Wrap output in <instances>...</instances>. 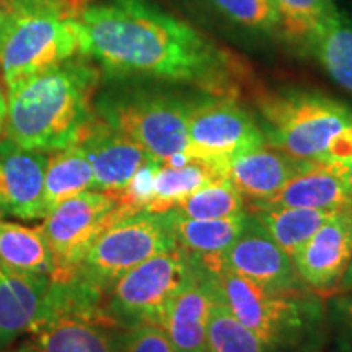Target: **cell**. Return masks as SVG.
<instances>
[{"mask_svg":"<svg viewBox=\"0 0 352 352\" xmlns=\"http://www.w3.org/2000/svg\"><path fill=\"white\" fill-rule=\"evenodd\" d=\"M80 54L114 78L195 87L201 94L236 98L243 65L235 56L151 0H108L78 19Z\"/></svg>","mask_w":352,"mask_h":352,"instance_id":"cell-1","label":"cell"},{"mask_svg":"<svg viewBox=\"0 0 352 352\" xmlns=\"http://www.w3.org/2000/svg\"><path fill=\"white\" fill-rule=\"evenodd\" d=\"M100 78L94 64L76 56L10 88L6 135L44 153L78 144L96 118Z\"/></svg>","mask_w":352,"mask_h":352,"instance_id":"cell-2","label":"cell"},{"mask_svg":"<svg viewBox=\"0 0 352 352\" xmlns=\"http://www.w3.org/2000/svg\"><path fill=\"white\" fill-rule=\"evenodd\" d=\"M197 98L171 88L122 85L95 96V111L153 160L166 164L188 151V121Z\"/></svg>","mask_w":352,"mask_h":352,"instance_id":"cell-3","label":"cell"},{"mask_svg":"<svg viewBox=\"0 0 352 352\" xmlns=\"http://www.w3.org/2000/svg\"><path fill=\"white\" fill-rule=\"evenodd\" d=\"M256 109L267 144L311 164H324L333 139L352 126L349 107L316 91H267Z\"/></svg>","mask_w":352,"mask_h":352,"instance_id":"cell-4","label":"cell"},{"mask_svg":"<svg viewBox=\"0 0 352 352\" xmlns=\"http://www.w3.org/2000/svg\"><path fill=\"white\" fill-rule=\"evenodd\" d=\"M197 261L209 272L220 298L236 320L256 334L267 352L297 346L318 316L316 307L305 303L302 294L270 292L228 270L217 256Z\"/></svg>","mask_w":352,"mask_h":352,"instance_id":"cell-5","label":"cell"},{"mask_svg":"<svg viewBox=\"0 0 352 352\" xmlns=\"http://www.w3.org/2000/svg\"><path fill=\"white\" fill-rule=\"evenodd\" d=\"M176 248L165 214L140 210L116 220L101 233L82 258L70 283L101 300L124 272Z\"/></svg>","mask_w":352,"mask_h":352,"instance_id":"cell-6","label":"cell"},{"mask_svg":"<svg viewBox=\"0 0 352 352\" xmlns=\"http://www.w3.org/2000/svg\"><path fill=\"white\" fill-rule=\"evenodd\" d=\"M113 328L100 302L76 285L54 283L50 311L15 352H116Z\"/></svg>","mask_w":352,"mask_h":352,"instance_id":"cell-7","label":"cell"},{"mask_svg":"<svg viewBox=\"0 0 352 352\" xmlns=\"http://www.w3.org/2000/svg\"><path fill=\"white\" fill-rule=\"evenodd\" d=\"M266 144L259 122L233 96L201 94L188 121V151L223 176L235 157Z\"/></svg>","mask_w":352,"mask_h":352,"instance_id":"cell-8","label":"cell"},{"mask_svg":"<svg viewBox=\"0 0 352 352\" xmlns=\"http://www.w3.org/2000/svg\"><path fill=\"white\" fill-rule=\"evenodd\" d=\"M80 54V23L54 16H12L0 44L7 90Z\"/></svg>","mask_w":352,"mask_h":352,"instance_id":"cell-9","label":"cell"},{"mask_svg":"<svg viewBox=\"0 0 352 352\" xmlns=\"http://www.w3.org/2000/svg\"><path fill=\"white\" fill-rule=\"evenodd\" d=\"M131 215L114 197L100 191H83L52 209L41 228L54 259L51 280L70 283L91 243L111 223Z\"/></svg>","mask_w":352,"mask_h":352,"instance_id":"cell-10","label":"cell"},{"mask_svg":"<svg viewBox=\"0 0 352 352\" xmlns=\"http://www.w3.org/2000/svg\"><path fill=\"white\" fill-rule=\"evenodd\" d=\"M189 266L191 256L179 248L138 264L104 294L107 305L103 310L116 327L160 324L165 308L188 274Z\"/></svg>","mask_w":352,"mask_h":352,"instance_id":"cell-11","label":"cell"},{"mask_svg":"<svg viewBox=\"0 0 352 352\" xmlns=\"http://www.w3.org/2000/svg\"><path fill=\"white\" fill-rule=\"evenodd\" d=\"M217 258L228 270L270 292L298 296L307 287L292 258L271 239L253 214L248 215L239 239Z\"/></svg>","mask_w":352,"mask_h":352,"instance_id":"cell-12","label":"cell"},{"mask_svg":"<svg viewBox=\"0 0 352 352\" xmlns=\"http://www.w3.org/2000/svg\"><path fill=\"white\" fill-rule=\"evenodd\" d=\"M94 168V189L120 199L140 166L153 160L140 145L96 114L78 140Z\"/></svg>","mask_w":352,"mask_h":352,"instance_id":"cell-13","label":"cell"},{"mask_svg":"<svg viewBox=\"0 0 352 352\" xmlns=\"http://www.w3.org/2000/svg\"><path fill=\"white\" fill-rule=\"evenodd\" d=\"M50 155L0 139V217H46L44 173Z\"/></svg>","mask_w":352,"mask_h":352,"instance_id":"cell-14","label":"cell"},{"mask_svg":"<svg viewBox=\"0 0 352 352\" xmlns=\"http://www.w3.org/2000/svg\"><path fill=\"white\" fill-rule=\"evenodd\" d=\"M352 259V208L338 210L292 258L307 289L336 290Z\"/></svg>","mask_w":352,"mask_h":352,"instance_id":"cell-15","label":"cell"},{"mask_svg":"<svg viewBox=\"0 0 352 352\" xmlns=\"http://www.w3.org/2000/svg\"><path fill=\"white\" fill-rule=\"evenodd\" d=\"M212 289L208 271L191 256L183 283L166 305L160 327L178 352H208L206 329Z\"/></svg>","mask_w":352,"mask_h":352,"instance_id":"cell-16","label":"cell"},{"mask_svg":"<svg viewBox=\"0 0 352 352\" xmlns=\"http://www.w3.org/2000/svg\"><path fill=\"white\" fill-rule=\"evenodd\" d=\"M52 280L0 261V346L28 334L50 311Z\"/></svg>","mask_w":352,"mask_h":352,"instance_id":"cell-17","label":"cell"},{"mask_svg":"<svg viewBox=\"0 0 352 352\" xmlns=\"http://www.w3.org/2000/svg\"><path fill=\"white\" fill-rule=\"evenodd\" d=\"M308 164L311 162L297 160L266 142L233 158L223 176L256 206L276 196Z\"/></svg>","mask_w":352,"mask_h":352,"instance_id":"cell-18","label":"cell"},{"mask_svg":"<svg viewBox=\"0 0 352 352\" xmlns=\"http://www.w3.org/2000/svg\"><path fill=\"white\" fill-rule=\"evenodd\" d=\"M259 208H303L338 210L352 208L349 189L336 164H308L271 199L253 206Z\"/></svg>","mask_w":352,"mask_h":352,"instance_id":"cell-19","label":"cell"},{"mask_svg":"<svg viewBox=\"0 0 352 352\" xmlns=\"http://www.w3.org/2000/svg\"><path fill=\"white\" fill-rule=\"evenodd\" d=\"M248 215L245 212L223 219H191L176 209L165 212L176 246L196 259L222 256L239 239Z\"/></svg>","mask_w":352,"mask_h":352,"instance_id":"cell-20","label":"cell"},{"mask_svg":"<svg viewBox=\"0 0 352 352\" xmlns=\"http://www.w3.org/2000/svg\"><path fill=\"white\" fill-rule=\"evenodd\" d=\"M94 168L78 145L52 152L44 173V209L46 215L70 197L94 189Z\"/></svg>","mask_w":352,"mask_h":352,"instance_id":"cell-21","label":"cell"},{"mask_svg":"<svg viewBox=\"0 0 352 352\" xmlns=\"http://www.w3.org/2000/svg\"><path fill=\"white\" fill-rule=\"evenodd\" d=\"M0 261L36 276H54V259L39 227H25L0 217Z\"/></svg>","mask_w":352,"mask_h":352,"instance_id":"cell-22","label":"cell"},{"mask_svg":"<svg viewBox=\"0 0 352 352\" xmlns=\"http://www.w3.org/2000/svg\"><path fill=\"white\" fill-rule=\"evenodd\" d=\"M334 212L303 208H259L253 215L290 258L307 243Z\"/></svg>","mask_w":352,"mask_h":352,"instance_id":"cell-23","label":"cell"},{"mask_svg":"<svg viewBox=\"0 0 352 352\" xmlns=\"http://www.w3.org/2000/svg\"><path fill=\"white\" fill-rule=\"evenodd\" d=\"M220 175L202 164L199 160H191L183 166L160 165L155 182H153V192L151 202L145 208V212L165 214L171 209L178 208L189 195L199 189L210 179L219 178Z\"/></svg>","mask_w":352,"mask_h":352,"instance_id":"cell-24","label":"cell"},{"mask_svg":"<svg viewBox=\"0 0 352 352\" xmlns=\"http://www.w3.org/2000/svg\"><path fill=\"white\" fill-rule=\"evenodd\" d=\"M308 50L328 76L352 95V16L338 12Z\"/></svg>","mask_w":352,"mask_h":352,"instance_id":"cell-25","label":"cell"},{"mask_svg":"<svg viewBox=\"0 0 352 352\" xmlns=\"http://www.w3.org/2000/svg\"><path fill=\"white\" fill-rule=\"evenodd\" d=\"M274 6L280 32L305 47L340 12L334 0H274Z\"/></svg>","mask_w":352,"mask_h":352,"instance_id":"cell-26","label":"cell"},{"mask_svg":"<svg viewBox=\"0 0 352 352\" xmlns=\"http://www.w3.org/2000/svg\"><path fill=\"white\" fill-rule=\"evenodd\" d=\"M210 289H212V300H210L208 329H206L208 352H267L256 334L250 331L240 320H236L230 308L220 298L212 279H210Z\"/></svg>","mask_w":352,"mask_h":352,"instance_id":"cell-27","label":"cell"},{"mask_svg":"<svg viewBox=\"0 0 352 352\" xmlns=\"http://www.w3.org/2000/svg\"><path fill=\"white\" fill-rule=\"evenodd\" d=\"M191 219H223L245 214V197L226 176L202 184L176 208Z\"/></svg>","mask_w":352,"mask_h":352,"instance_id":"cell-28","label":"cell"},{"mask_svg":"<svg viewBox=\"0 0 352 352\" xmlns=\"http://www.w3.org/2000/svg\"><path fill=\"white\" fill-rule=\"evenodd\" d=\"M230 23L250 32L272 33L279 28L274 0H204Z\"/></svg>","mask_w":352,"mask_h":352,"instance_id":"cell-29","label":"cell"},{"mask_svg":"<svg viewBox=\"0 0 352 352\" xmlns=\"http://www.w3.org/2000/svg\"><path fill=\"white\" fill-rule=\"evenodd\" d=\"M116 352H178L158 324L139 323L113 328Z\"/></svg>","mask_w":352,"mask_h":352,"instance_id":"cell-30","label":"cell"},{"mask_svg":"<svg viewBox=\"0 0 352 352\" xmlns=\"http://www.w3.org/2000/svg\"><path fill=\"white\" fill-rule=\"evenodd\" d=\"M90 0H10L12 16L41 15L63 20H78Z\"/></svg>","mask_w":352,"mask_h":352,"instance_id":"cell-31","label":"cell"},{"mask_svg":"<svg viewBox=\"0 0 352 352\" xmlns=\"http://www.w3.org/2000/svg\"><path fill=\"white\" fill-rule=\"evenodd\" d=\"M334 314L352 336V292L334 298Z\"/></svg>","mask_w":352,"mask_h":352,"instance_id":"cell-32","label":"cell"},{"mask_svg":"<svg viewBox=\"0 0 352 352\" xmlns=\"http://www.w3.org/2000/svg\"><path fill=\"white\" fill-rule=\"evenodd\" d=\"M10 23H12L10 0H0V44H2V39L6 36Z\"/></svg>","mask_w":352,"mask_h":352,"instance_id":"cell-33","label":"cell"},{"mask_svg":"<svg viewBox=\"0 0 352 352\" xmlns=\"http://www.w3.org/2000/svg\"><path fill=\"white\" fill-rule=\"evenodd\" d=\"M7 127V95L0 85V138L6 134Z\"/></svg>","mask_w":352,"mask_h":352,"instance_id":"cell-34","label":"cell"},{"mask_svg":"<svg viewBox=\"0 0 352 352\" xmlns=\"http://www.w3.org/2000/svg\"><path fill=\"white\" fill-rule=\"evenodd\" d=\"M336 290H338V292H341V294L352 292V259H351L349 266H347L344 276H342L340 284H338Z\"/></svg>","mask_w":352,"mask_h":352,"instance_id":"cell-35","label":"cell"},{"mask_svg":"<svg viewBox=\"0 0 352 352\" xmlns=\"http://www.w3.org/2000/svg\"><path fill=\"white\" fill-rule=\"evenodd\" d=\"M336 165L341 168V173H342V176H344L346 186H347V189H349V195L352 199V157L347 162H344V164H336Z\"/></svg>","mask_w":352,"mask_h":352,"instance_id":"cell-36","label":"cell"}]
</instances>
